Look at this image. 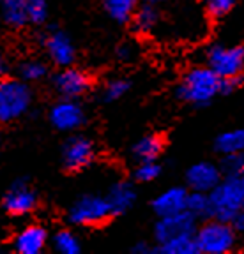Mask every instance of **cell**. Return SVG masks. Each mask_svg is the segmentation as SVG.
Wrapping results in <instances>:
<instances>
[{
    "instance_id": "cell-1",
    "label": "cell",
    "mask_w": 244,
    "mask_h": 254,
    "mask_svg": "<svg viewBox=\"0 0 244 254\" xmlns=\"http://www.w3.org/2000/svg\"><path fill=\"white\" fill-rule=\"evenodd\" d=\"M30 83L20 78H0V126H7L25 117L32 106Z\"/></svg>"
},
{
    "instance_id": "cell-2",
    "label": "cell",
    "mask_w": 244,
    "mask_h": 254,
    "mask_svg": "<svg viewBox=\"0 0 244 254\" xmlns=\"http://www.w3.org/2000/svg\"><path fill=\"white\" fill-rule=\"evenodd\" d=\"M212 217L232 222L244 208V173L228 175L209 192Z\"/></svg>"
},
{
    "instance_id": "cell-3",
    "label": "cell",
    "mask_w": 244,
    "mask_h": 254,
    "mask_svg": "<svg viewBox=\"0 0 244 254\" xmlns=\"http://www.w3.org/2000/svg\"><path fill=\"white\" fill-rule=\"evenodd\" d=\"M218 92H220V78L209 67L191 69L177 88V95L180 99L195 106L209 104Z\"/></svg>"
},
{
    "instance_id": "cell-4",
    "label": "cell",
    "mask_w": 244,
    "mask_h": 254,
    "mask_svg": "<svg viewBox=\"0 0 244 254\" xmlns=\"http://www.w3.org/2000/svg\"><path fill=\"white\" fill-rule=\"evenodd\" d=\"M0 12L12 28L43 25L48 18V0H0Z\"/></svg>"
},
{
    "instance_id": "cell-5",
    "label": "cell",
    "mask_w": 244,
    "mask_h": 254,
    "mask_svg": "<svg viewBox=\"0 0 244 254\" xmlns=\"http://www.w3.org/2000/svg\"><path fill=\"white\" fill-rule=\"evenodd\" d=\"M195 242L198 253L204 254H225L232 251L236 244V231L230 226V222L214 219L195 231Z\"/></svg>"
},
{
    "instance_id": "cell-6",
    "label": "cell",
    "mask_w": 244,
    "mask_h": 254,
    "mask_svg": "<svg viewBox=\"0 0 244 254\" xmlns=\"http://www.w3.org/2000/svg\"><path fill=\"white\" fill-rule=\"evenodd\" d=\"M112 217L108 201L99 194H85L78 198L68 210V219L76 226H99Z\"/></svg>"
},
{
    "instance_id": "cell-7",
    "label": "cell",
    "mask_w": 244,
    "mask_h": 254,
    "mask_svg": "<svg viewBox=\"0 0 244 254\" xmlns=\"http://www.w3.org/2000/svg\"><path fill=\"white\" fill-rule=\"evenodd\" d=\"M207 67L218 78H239L244 72V46H212L207 52Z\"/></svg>"
},
{
    "instance_id": "cell-8",
    "label": "cell",
    "mask_w": 244,
    "mask_h": 254,
    "mask_svg": "<svg viewBox=\"0 0 244 254\" xmlns=\"http://www.w3.org/2000/svg\"><path fill=\"white\" fill-rule=\"evenodd\" d=\"M41 44L50 62L57 67H68L73 65L76 59V50L71 37L59 28H50L41 36Z\"/></svg>"
},
{
    "instance_id": "cell-9",
    "label": "cell",
    "mask_w": 244,
    "mask_h": 254,
    "mask_svg": "<svg viewBox=\"0 0 244 254\" xmlns=\"http://www.w3.org/2000/svg\"><path fill=\"white\" fill-rule=\"evenodd\" d=\"M53 90L64 97V99H78L80 95L87 94L92 87V78L81 69H76L73 65L60 67V71L52 79Z\"/></svg>"
},
{
    "instance_id": "cell-10",
    "label": "cell",
    "mask_w": 244,
    "mask_h": 254,
    "mask_svg": "<svg viewBox=\"0 0 244 254\" xmlns=\"http://www.w3.org/2000/svg\"><path fill=\"white\" fill-rule=\"evenodd\" d=\"M50 122L57 131L73 132L85 122V111L76 99H60L50 108Z\"/></svg>"
},
{
    "instance_id": "cell-11",
    "label": "cell",
    "mask_w": 244,
    "mask_h": 254,
    "mask_svg": "<svg viewBox=\"0 0 244 254\" xmlns=\"http://www.w3.org/2000/svg\"><path fill=\"white\" fill-rule=\"evenodd\" d=\"M96 148L94 143L85 136H71L62 148V163L69 171H80L92 163Z\"/></svg>"
},
{
    "instance_id": "cell-12",
    "label": "cell",
    "mask_w": 244,
    "mask_h": 254,
    "mask_svg": "<svg viewBox=\"0 0 244 254\" xmlns=\"http://www.w3.org/2000/svg\"><path fill=\"white\" fill-rule=\"evenodd\" d=\"M195 221L196 219L186 210L179 212V214L164 215V217H160V222L154 228V237H156L158 244H163L177 237L195 235Z\"/></svg>"
},
{
    "instance_id": "cell-13",
    "label": "cell",
    "mask_w": 244,
    "mask_h": 254,
    "mask_svg": "<svg viewBox=\"0 0 244 254\" xmlns=\"http://www.w3.org/2000/svg\"><path fill=\"white\" fill-rule=\"evenodd\" d=\"M37 206V194L25 182H14L4 196V208L14 217H23Z\"/></svg>"
},
{
    "instance_id": "cell-14",
    "label": "cell",
    "mask_w": 244,
    "mask_h": 254,
    "mask_svg": "<svg viewBox=\"0 0 244 254\" xmlns=\"http://www.w3.org/2000/svg\"><path fill=\"white\" fill-rule=\"evenodd\" d=\"M48 244V231L39 224H27L12 238V249L18 254H41Z\"/></svg>"
},
{
    "instance_id": "cell-15",
    "label": "cell",
    "mask_w": 244,
    "mask_h": 254,
    "mask_svg": "<svg viewBox=\"0 0 244 254\" xmlns=\"http://www.w3.org/2000/svg\"><path fill=\"white\" fill-rule=\"evenodd\" d=\"M221 180V170L211 163L193 164L188 170V186L198 192H211Z\"/></svg>"
},
{
    "instance_id": "cell-16",
    "label": "cell",
    "mask_w": 244,
    "mask_h": 254,
    "mask_svg": "<svg viewBox=\"0 0 244 254\" xmlns=\"http://www.w3.org/2000/svg\"><path fill=\"white\" fill-rule=\"evenodd\" d=\"M186 198H188V192L182 187H170L163 190L160 196H156V199L152 201V208L160 217L179 214L186 210Z\"/></svg>"
},
{
    "instance_id": "cell-17",
    "label": "cell",
    "mask_w": 244,
    "mask_h": 254,
    "mask_svg": "<svg viewBox=\"0 0 244 254\" xmlns=\"http://www.w3.org/2000/svg\"><path fill=\"white\" fill-rule=\"evenodd\" d=\"M108 201L112 215H120L128 212L136 201V190L129 182H117L110 187L108 194L104 196Z\"/></svg>"
},
{
    "instance_id": "cell-18",
    "label": "cell",
    "mask_w": 244,
    "mask_h": 254,
    "mask_svg": "<svg viewBox=\"0 0 244 254\" xmlns=\"http://www.w3.org/2000/svg\"><path fill=\"white\" fill-rule=\"evenodd\" d=\"M161 150H163V139L156 134H149L135 143L133 155H135V159L138 163H144V161H156V159L160 157Z\"/></svg>"
},
{
    "instance_id": "cell-19",
    "label": "cell",
    "mask_w": 244,
    "mask_h": 254,
    "mask_svg": "<svg viewBox=\"0 0 244 254\" xmlns=\"http://www.w3.org/2000/svg\"><path fill=\"white\" fill-rule=\"evenodd\" d=\"M133 27L136 32L140 34H149L156 28L158 21H160V12H158L156 5L154 4H145L142 7H136V11L131 16Z\"/></svg>"
},
{
    "instance_id": "cell-20",
    "label": "cell",
    "mask_w": 244,
    "mask_h": 254,
    "mask_svg": "<svg viewBox=\"0 0 244 254\" xmlns=\"http://www.w3.org/2000/svg\"><path fill=\"white\" fill-rule=\"evenodd\" d=\"M138 2L140 0H103V5L112 20L117 23H128L138 7Z\"/></svg>"
},
{
    "instance_id": "cell-21",
    "label": "cell",
    "mask_w": 244,
    "mask_h": 254,
    "mask_svg": "<svg viewBox=\"0 0 244 254\" xmlns=\"http://www.w3.org/2000/svg\"><path fill=\"white\" fill-rule=\"evenodd\" d=\"M48 74V65L39 59H27L18 65V76L27 83H37Z\"/></svg>"
},
{
    "instance_id": "cell-22",
    "label": "cell",
    "mask_w": 244,
    "mask_h": 254,
    "mask_svg": "<svg viewBox=\"0 0 244 254\" xmlns=\"http://www.w3.org/2000/svg\"><path fill=\"white\" fill-rule=\"evenodd\" d=\"M160 253L163 254H198L195 235H184L160 244Z\"/></svg>"
},
{
    "instance_id": "cell-23",
    "label": "cell",
    "mask_w": 244,
    "mask_h": 254,
    "mask_svg": "<svg viewBox=\"0 0 244 254\" xmlns=\"http://www.w3.org/2000/svg\"><path fill=\"white\" fill-rule=\"evenodd\" d=\"M186 212H189L195 219L212 217L209 192H198V190L189 192L188 198H186Z\"/></svg>"
},
{
    "instance_id": "cell-24",
    "label": "cell",
    "mask_w": 244,
    "mask_h": 254,
    "mask_svg": "<svg viewBox=\"0 0 244 254\" xmlns=\"http://www.w3.org/2000/svg\"><path fill=\"white\" fill-rule=\"evenodd\" d=\"M216 148H218V152H221V154L244 152V127L223 132V134L216 139Z\"/></svg>"
},
{
    "instance_id": "cell-25",
    "label": "cell",
    "mask_w": 244,
    "mask_h": 254,
    "mask_svg": "<svg viewBox=\"0 0 244 254\" xmlns=\"http://www.w3.org/2000/svg\"><path fill=\"white\" fill-rule=\"evenodd\" d=\"M52 246L57 253L60 254H80L81 253V244L73 231L69 230H60L59 233L53 235Z\"/></svg>"
},
{
    "instance_id": "cell-26",
    "label": "cell",
    "mask_w": 244,
    "mask_h": 254,
    "mask_svg": "<svg viewBox=\"0 0 244 254\" xmlns=\"http://www.w3.org/2000/svg\"><path fill=\"white\" fill-rule=\"evenodd\" d=\"M129 90V81L128 79H112L104 85L103 88V99L106 103H112V101L120 99L126 92Z\"/></svg>"
},
{
    "instance_id": "cell-27",
    "label": "cell",
    "mask_w": 244,
    "mask_h": 254,
    "mask_svg": "<svg viewBox=\"0 0 244 254\" xmlns=\"http://www.w3.org/2000/svg\"><path fill=\"white\" fill-rule=\"evenodd\" d=\"M221 171L225 175H239L244 173V152H234V154H225Z\"/></svg>"
},
{
    "instance_id": "cell-28",
    "label": "cell",
    "mask_w": 244,
    "mask_h": 254,
    "mask_svg": "<svg viewBox=\"0 0 244 254\" xmlns=\"http://www.w3.org/2000/svg\"><path fill=\"white\" fill-rule=\"evenodd\" d=\"M161 173V168L156 161H144L138 163V168L135 170V179L138 182H151V180L158 179Z\"/></svg>"
},
{
    "instance_id": "cell-29",
    "label": "cell",
    "mask_w": 244,
    "mask_h": 254,
    "mask_svg": "<svg viewBox=\"0 0 244 254\" xmlns=\"http://www.w3.org/2000/svg\"><path fill=\"white\" fill-rule=\"evenodd\" d=\"M237 0H205V7L211 16H225L232 11Z\"/></svg>"
},
{
    "instance_id": "cell-30",
    "label": "cell",
    "mask_w": 244,
    "mask_h": 254,
    "mask_svg": "<svg viewBox=\"0 0 244 254\" xmlns=\"http://www.w3.org/2000/svg\"><path fill=\"white\" fill-rule=\"evenodd\" d=\"M239 81H241V76L239 78L220 79V92H223V94H230V92H234L237 87H239Z\"/></svg>"
},
{
    "instance_id": "cell-31",
    "label": "cell",
    "mask_w": 244,
    "mask_h": 254,
    "mask_svg": "<svg viewBox=\"0 0 244 254\" xmlns=\"http://www.w3.org/2000/svg\"><path fill=\"white\" fill-rule=\"evenodd\" d=\"M117 57H119L120 60H129L133 57V48L129 46V44H120V46L117 48Z\"/></svg>"
},
{
    "instance_id": "cell-32",
    "label": "cell",
    "mask_w": 244,
    "mask_h": 254,
    "mask_svg": "<svg viewBox=\"0 0 244 254\" xmlns=\"http://www.w3.org/2000/svg\"><path fill=\"white\" fill-rule=\"evenodd\" d=\"M232 222H236V226L239 228L241 231H244V208L236 215V219H234Z\"/></svg>"
},
{
    "instance_id": "cell-33",
    "label": "cell",
    "mask_w": 244,
    "mask_h": 254,
    "mask_svg": "<svg viewBox=\"0 0 244 254\" xmlns=\"http://www.w3.org/2000/svg\"><path fill=\"white\" fill-rule=\"evenodd\" d=\"M152 247H149L147 244H136L135 247H133V253H152Z\"/></svg>"
},
{
    "instance_id": "cell-34",
    "label": "cell",
    "mask_w": 244,
    "mask_h": 254,
    "mask_svg": "<svg viewBox=\"0 0 244 254\" xmlns=\"http://www.w3.org/2000/svg\"><path fill=\"white\" fill-rule=\"evenodd\" d=\"M5 69H7V65H5V60H4V57L0 55V78H2V76H5Z\"/></svg>"
},
{
    "instance_id": "cell-35",
    "label": "cell",
    "mask_w": 244,
    "mask_h": 254,
    "mask_svg": "<svg viewBox=\"0 0 244 254\" xmlns=\"http://www.w3.org/2000/svg\"><path fill=\"white\" fill-rule=\"evenodd\" d=\"M142 2H145V4H154V5H158V4H163V2H166V0H142Z\"/></svg>"
}]
</instances>
